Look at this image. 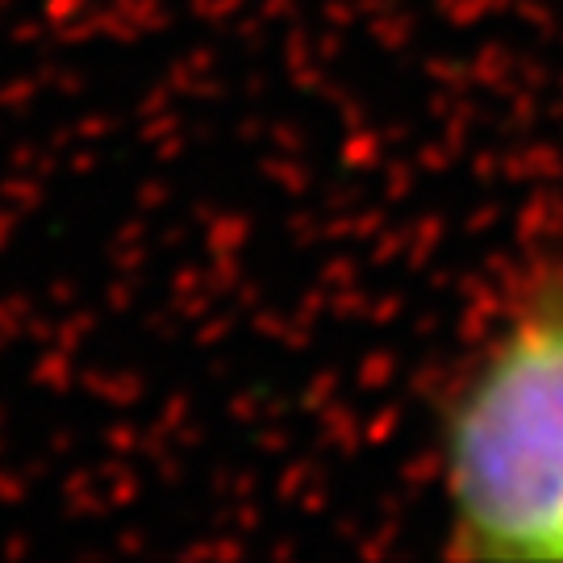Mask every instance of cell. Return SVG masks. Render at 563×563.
Returning a JSON list of instances; mask_svg holds the SVG:
<instances>
[{"label":"cell","mask_w":563,"mask_h":563,"mask_svg":"<svg viewBox=\"0 0 563 563\" xmlns=\"http://www.w3.org/2000/svg\"><path fill=\"white\" fill-rule=\"evenodd\" d=\"M460 560L563 563V255L530 263L439 409Z\"/></svg>","instance_id":"cell-1"}]
</instances>
